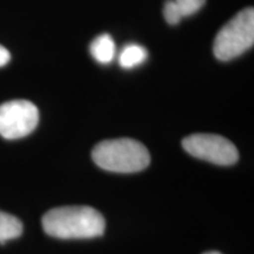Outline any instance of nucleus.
I'll list each match as a JSON object with an SVG mask.
<instances>
[{"instance_id":"7","label":"nucleus","mask_w":254,"mask_h":254,"mask_svg":"<svg viewBox=\"0 0 254 254\" xmlns=\"http://www.w3.org/2000/svg\"><path fill=\"white\" fill-rule=\"evenodd\" d=\"M23 230V222L17 217L0 211V244L20 237Z\"/></svg>"},{"instance_id":"11","label":"nucleus","mask_w":254,"mask_h":254,"mask_svg":"<svg viewBox=\"0 0 254 254\" xmlns=\"http://www.w3.org/2000/svg\"><path fill=\"white\" fill-rule=\"evenodd\" d=\"M9 60H11V55L4 46L0 45V67L5 66Z\"/></svg>"},{"instance_id":"9","label":"nucleus","mask_w":254,"mask_h":254,"mask_svg":"<svg viewBox=\"0 0 254 254\" xmlns=\"http://www.w3.org/2000/svg\"><path fill=\"white\" fill-rule=\"evenodd\" d=\"M205 1L206 0H174L183 18L196 13L205 5Z\"/></svg>"},{"instance_id":"5","label":"nucleus","mask_w":254,"mask_h":254,"mask_svg":"<svg viewBox=\"0 0 254 254\" xmlns=\"http://www.w3.org/2000/svg\"><path fill=\"white\" fill-rule=\"evenodd\" d=\"M39 111L28 100H11L0 105V135L7 140L24 138L36 129Z\"/></svg>"},{"instance_id":"6","label":"nucleus","mask_w":254,"mask_h":254,"mask_svg":"<svg viewBox=\"0 0 254 254\" xmlns=\"http://www.w3.org/2000/svg\"><path fill=\"white\" fill-rule=\"evenodd\" d=\"M91 55L100 64H110L116 56V43L110 34H100L92 41Z\"/></svg>"},{"instance_id":"1","label":"nucleus","mask_w":254,"mask_h":254,"mask_svg":"<svg viewBox=\"0 0 254 254\" xmlns=\"http://www.w3.org/2000/svg\"><path fill=\"white\" fill-rule=\"evenodd\" d=\"M46 234L58 239H91L103 236L106 221L90 206H63L50 209L43 217Z\"/></svg>"},{"instance_id":"4","label":"nucleus","mask_w":254,"mask_h":254,"mask_svg":"<svg viewBox=\"0 0 254 254\" xmlns=\"http://www.w3.org/2000/svg\"><path fill=\"white\" fill-rule=\"evenodd\" d=\"M183 147L192 157L220 166H231L239 159L236 145L218 134L198 133L186 136L183 140Z\"/></svg>"},{"instance_id":"8","label":"nucleus","mask_w":254,"mask_h":254,"mask_svg":"<svg viewBox=\"0 0 254 254\" xmlns=\"http://www.w3.org/2000/svg\"><path fill=\"white\" fill-rule=\"evenodd\" d=\"M147 59V51L140 45L129 44L124 47L119 55V65L123 68H133Z\"/></svg>"},{"instance_id":"12","label":"nucleus","mask_w":254,"mask_h":254,"mask_svg":"<svg viewBox=\"0 0 254 254\" xmlns=\"http://www.w3.org/2000/svg\"><path fill=\"white\" fill-rule=\"evenodd\" d=\"M204 254H221V253L215 252V251H212V252H206V253H204Z\"/></svg>"},{"instance_id":"10","label":"nucleus","mask_w":254,"mask_h":254,"mask_svg":"<svg viewBox=\"0 0 254 254\" xmlns=\"http://www.w3.org/2000/svg\"><path fill=\"white\" fill-rule=\"evenodd\" d=\"M164 17L165 20L170 25H177L182 20L183 17L178 9L174 0H167L164 6Z\"/></svg>"},{"instance_id":"3","label":"nucleus","mask_w":254,"mask_h":254,"mask_svg":"<svg viewBox=\"0 0 254 254\" xmlns=\"http://www.w3.org/2000/svg\"><path fill=\"white\" fill-rule=\"evenodd\" d=\"M254 43V9L246 7L238 12L221 27L214 39L215 58L228 62L245 53Z\"/></svg>"},{"instance_id":"2","label":"nucleus","mask_w":254,"mask_h":254,"mask_svg":"<svg viewBox=\"0 0 254 254\" xmlns=\"http://www.w3.org/2000/svg\"><path fill=\"white\" fill-rule=\"evenodd\" d=\"M92 159L103 170L116 173H135L148 167L151 155L140 141L120 138L104 140L92 151Z\"/></svg>"}]
</instances>
